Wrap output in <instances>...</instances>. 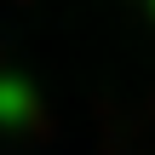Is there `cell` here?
I'll list each match as a JSON object with an SVG mask.
<instances>
[{
  "instance_id": "6da1fadb",
  "label": "cell",
  "mask_w": 155,
  "mask_h": 155,
  "mask_svg": "<svg viewBox=\"0 0 155 155\" xmlns=\"http://www.w3.org/2000/svg\"><path fill=\"white\" fill-rule=\"evenodd\" d=\"M35 121V86L23 75H0V127H23Z\"/></svg>"
},
{
  "instance_id": "7a4b0ae2",
  "label": "cell",
  "mask_w": 155,
  "mask_h": 155,
  "mask_svg": "<svg viewBox=\"0 0 155 155\" xmlns=\"http://www.w3.org/2000/svg\"><path fill=\"white\" fill-rule=\"evenodd\" d=\"M150 12H155V0H150Z\"/></svg>"
}]
</instances>
